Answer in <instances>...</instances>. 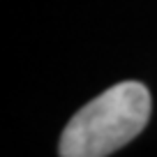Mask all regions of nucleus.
<instances>
[{
  "mask_svg": "<svg viewBox=\"0 0 157 157\" xmlns=\"http://www.w3.org/2000/svg\"><path fill=\"white\" fill-rule=\"evenodd\" d=\"M150 109V93L141 81H120L69 118L58 152L63 157L111 155L143 132Z\"/></svg>",
  "mask_w": 157,
  "mask_h": 157,
  "instance_id": "nucleus-1",
  "label": "nucleus"
}]
</instances>
